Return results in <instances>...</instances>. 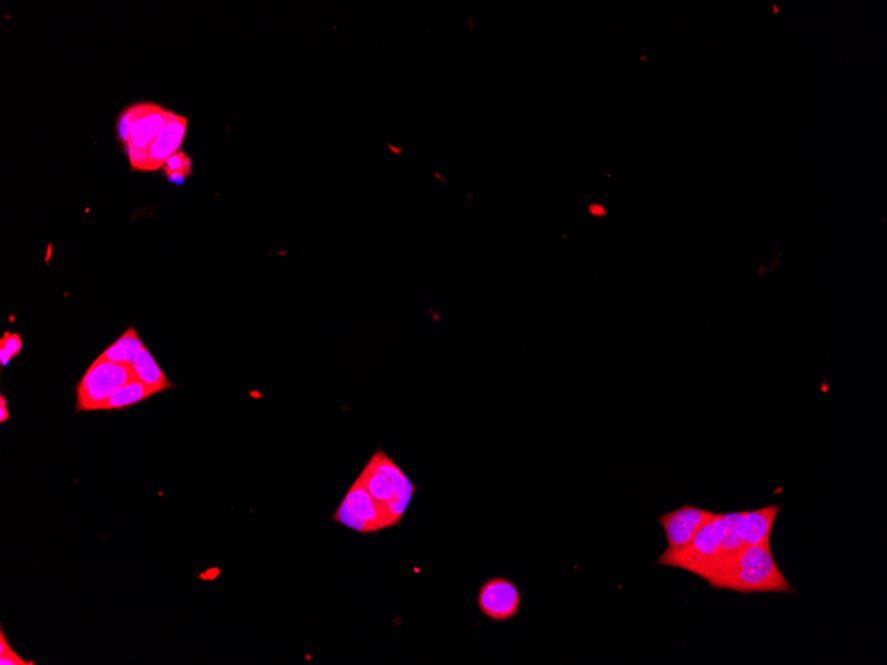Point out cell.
Returning a JSON list of instances; mask_svg holds the SVG:
<instances>
[{
    "label": "cell",
    "instance_id": "1",
    "mask_svg": "<svg viewBox=\"0 0 887 665\" xmlns=\"http://www.w3.org/2000/svg\"><path fill=\"white\" fill-rule=\"evenodd\" d=\"M188 120L160 105L139 103L121 113L119 135L133 169L155 172L185 139Z\"/></svg>",
    "mask_w": 887,
    "mask_h": 665
},
{
    "label": "cell",
    "instance_id": "2",
    "mask_svg": "<svg viewBox=\"0 0 887 665\" xmlns=\"http://www.w3.org/2000/svg\"><path fill=\"white\" fill-rule=\"evenodd\" d=\"M707 582L714 589L749 592H788L795 594L787 578L781 573L768 545L749 546L735 558L716 569Z\"/></svg>",
    "mask_w": 887,
    "mask_h": 665
},
{
    "label": "cell",
    "instance_id": "3",
    "mask_svg": "<svg viewBox=\"0 0 887 665\" xmlns=\"http://www.w3.org/2000/svg\"><path fill=\"white\" fill-rule=\"evenodd\" d=\"M358 481L376 504L383 506L402 522L415 496L416 486L409 481L394 460L379 449L368 461Z\"/></svg>",
    "mask_w": 887,
    "mask_h": 665
},
{
    "label": "cell",
    "instance_id": "4",
    "mask_svg": "<svg viewBox=\"0 0 887 665\" xmlns=\"http://www.w3.org/2000/svg\"><path fill=\"white\" fill-rule=\"evenodd\" d=\"M135 379L132 368L97 358L76 387L78 412L100 411L109 397L128 381Z\"/></svg>",
    "mask_w": 887,
    "mask_h": 665
},
{
    "label": "cell",
    "instance_id": "5",
    "mask_svg": "<svg viewBox=\"0 0 887 665\" xmlns=\"http://www.w3.org/2000/svg\"><path fill=\"white\" fill-rule=\"evenodd\" d=\"M332 519L339 525L362 534L376 533L400 525L398 519L387 509L372 500L358 480L348 490Z\"/></svg>",
    "mask_w": 887,
    "mask_h": 665
},
{
    "label": "cell",
    "instance_id": "6",
    "mask_svg": "<svg viewBox=\"0 0 887 665\" xmlns=\"http://www.w3.org/2000/svg\"><path fill=\"white\" fill-rule=\"evenodd\" d=\"M522 596L518 587L506 578H492L479 591L477 604L481 614L493 622H508L520 612Z\"/></svg>",
    "mask_w": 887,
    "mask_h": 665
},
{
    "label": "cell",
    "instance_id": "7",
    "mask_svg": "<svg viewBox=\"0 0 887 665\" xmlns=\"http://www.w3.org/2000/svg\"><path fill=\"white\" fill-rule=\"evenodd\" d=\"M714 514L696 506L686 505L658 517L666 534L668 545L666 551H678L690 545L696 533L702 529L708 519L714 517Z\"/></svg>",
    "mask_w": 887,
    "mask_h": 665
},
{
    "label": "cell",
    "instance_id": "8",
    "mask_svg": "<svg viewBox=\"0 0 887 665\" xmlns=\"http://www.w3.org/2000/svg\"><path fill=\"white\" fill-rule=\"evenodd\" d=\"M131 368L133 375H135V379L140 380L141 383L147 385L148 388H151L155 395L174 387V385L168 380V377L165 376L164 371L161 370L159 363L153 359L151 352H149L147 348H143V350L140 351V354L137 355Z\"/></svg>",
    "mask_w": 887,
    "mask_h": 665
},
{
    "label": "cell",
    "instance_id": "9",
    "mask_svg": "<svg viewBox=\"0 0 887 665\" xmlns=\"http://www.w3.org/2000/svg\"><path fill=\"white\" fill-rule=\"evenodd\" d=\"M143 348H145L143 340L140 339L135 328L131 327L111 347L107 348L100 358L131 367Z\"/></svg>",
    "mask_w": 887,
    "mask_h": 665
},
{
    "label": "cell",
    "instance_id": "10",
    "mask_svg": "<svg viewBox=\"0 0 887 665\" xmlns=\"http://www.w3.org/2000/svg\"><path fill=\"white\" fill-rule=\"evenodd\" d=\"M153 395H155V393H153L151 388H148L147 385L141 383L140 380L132 379L131 381H128L127 384H124L123 387L117 389V391L109 397L103 409H105V411H113V409L132 407V405L139 404L141 401L148 400L149 397Z\"/></svg>",
    "mask_w": 887,
    "mask_h": 665
},
{
    "label": "cell",
    "instance_id": "11",
    "mask_svg": "<svg viewBox=\"0 0 887 665\" xmlns=\"http://www.w3.org/2000/svg\"><path fill=\"white\" fill-rule=\"evenodd\" d=\"M165 170L170 180L181 184V182L192 173V161H190V158L186 156L185 153H174L173 156L166 161Z\"/></svg>",
    "mask_w": 887,
    "mask_h": 665
},
{
    "label": "cell",
    "instance_id": "12",
    "mask_svg": "<svg viewBox=\"0 0 887 665\" xmlns=\"http://www.w3.org/2000/svg\"><path fill=\"white\" fill-rule=\"evenodd\" d=\"M22 347L23 340L20 338V335L6 332L2 340H0V360H2V366H8L11 360L20 354Z\"/></svg>",
    "mask_w": 887,
    "mask_h": 665
},
{
    "label": "cell",
    "instance_id": "13",
    "mask_svg": "<svg viewBox=\"0 0 887 665\" xmlns=\"http://www.w3.org/2000/svg\"><path fill=\"white\" fill-rule=\"evenodd\" d=\"M0 664H2V665H32L35 663L27 662V660H23L14 651V652H11V654L3 656V658H0Z\"/></svg>",
    "mask_w": 887,
    "mask_h": 665
},
{
    "label": "cell",
    "instance_id": "14",
    "mask_svg": "<svg viewBox=\"0 0 887 665\" xmlns=\"http://www.w3.org/2000/svg\"><path fill=\"white\" fill-rule=\"evenodd\" d=\"M8 419H10V413H8L7 400L2 395L0 397V423L4 424Z\"/></svg>",
    "mask_w": 887,
    "mask_h": 665
}]
</instances>
